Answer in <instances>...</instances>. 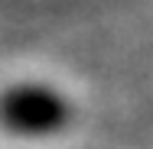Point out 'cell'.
Listing matches in <instances>:
<instances>
[{
    "label": "cell",
    "instance_id": "1",
    "mask_svg": "<svg viewBox=\"0 0 153 149\" xmlns=\"http://www.w3.org/2000/svg\"><path fill=\"white\" fill-rule=\"evenodd\" d=\"M72 123V104L49 84L26 81L0 94V126L16 136H56Z\"/></svg>",
    "mask_w": 153,
    "mask_h": 149
}]
</instances>
